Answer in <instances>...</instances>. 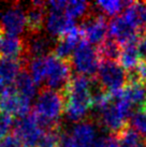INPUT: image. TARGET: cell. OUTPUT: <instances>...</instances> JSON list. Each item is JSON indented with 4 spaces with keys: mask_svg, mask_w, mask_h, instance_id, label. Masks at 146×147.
Returning a JSON list of instances; mask_svg holds the SVG:
<instances>
[{
    "mask_svg": "<svg viewBox=\"0 0 146 147\" xmlns=\"http://www.w3.org/2000/svg\"><path fill=\"white\" fill-rule=\"evenodd\" d=\"M131 2L129 1H122V0H107V1H98L95 4L97 10L109 16H117L122 10L129 5Z\"/></svg>",
    "mask_w": 146,
    "mask_h": 147,
    "instance_id": "cell-27",
    "label": "cell"
},
{
    "mask_svg": "<svg viewBox=\"0 0 146 147\" xmlns=\"http://www.w3.org/2000/svg\"><path fill=\"white\" fill-rule=\"evenodd\" d=\"M68 134L74 147H93L98 139L97 128L89 120L76 123Z\"/></svg>",
    "mask_w": 146,
    "mask_h": 147,
    "instance_id": "cell-15",
    "label": "cell"
},
{
    "mask_svg": "<svg viewBox=\"0 0 146 147\" xmlns=\"http://www.w3.org/2000/svg\"><path fill=\"white\" fill-rule=\"evenodd\" d=\"M93 147H118L117 138H116V135L114 134L98 138Z\"/></svg>",
    "mask_w": 146,
    "mask_h": 147,
    "instance_id": "cell-31",
    "label": "cell"
},
{
    "mask_svg": "<svg viewBox=\"0 0 146 147\" xmlns=\"http://www.w3.org/2000/svg\"><path fill=\"white\" fill-rule=\"evenodd\" d=\"M82 37L81 29L76 27L68 34L59 38L54 46V55L64 60L71 58L74 51L82 42Z\"/></svg>",
    "mask_w": 146,
    "mask_h": 147,
    "instance_id": "cell-16",
    "label": "cell"
},
{
    "mask_svg": "<svg viewBox=\"0 0 146 147\" xmlns=\"http://www.w3.org/2000/svg\"><path fill=\"white\" fill-rule=\"evenodd\" d=\"M24 41L15 36H5L1 38L0 54L5 58L22 59L24 58Z\"/></svg>",
    "mask_w": 146,
    "mask_h": 147,
    "instance_id": "cell-19",
    "label": "cell"
},
{
    "mask_svg": "<svg viewBox=\"0 0 146 147\" xmlns=\"http://www.w3.org/2000/svg\"><path fill=\"white\" fill-rule=\"evenodd\" d=\"M70 59V65L73 69L78 74L85 76L97 73L100 65V58L98 56L97 49L86 41H82L78 44Z\"/></svg>",
    "mask_w": 146,
    "mask_h": 147,
    "instance_id": "cell-5",
    "label": "cell"
},
{
    "mask_svg": "<svg viewBox=\"0 0 146 147\" xmlns=\"http://www.w3.org/2000/svg\"><path fill=\"white\" fill-rule=\"evenodd\" d=\"M0 147H25V146H24V144L22 143L20 140L13 134V135L5 136V138L1 141Z\"/></svg>",
    "mask_w": 146,
    "mask_h": 147,
    "instance_id": "cell-32",
    "label": "cell"
},
{
    "mask_svg": "<svg viewBox=\"0 0 146 147\" xmlns=\"http://www.w3.org/2000/svg\"><path fill=\"white\" fill-rule=\"evenodd\" d=\"M25 65L22 59L0 58V96L12 88Z\"/></svg>",
    "mask_w": 146,
    "mask_h": 147,
    "instance_id": "cell-13",
    "label": "cell"
},
{
    "mask_svg": "<svg viewBox=\"0 0 146 147\" xmlns=\"http://www.w3.org/2000/svg\"><path fill=\"white\" fill-rule=\"evenodd\" d=\"M122 96L134 107H144L146 104V85L138 82H130L122 90Z\"/></svg>",
    "mask_w": 146,
    "mask_h": 147,
    "instance_id": "cell-21",
    "label": "cell"
},
{
    "mask_svg": "<svg viewBox=\"0 0 146 147\" xmlns=\"http://www.w3.org/2000/svg\"><path fill=\"white\" fill-rule=\"evenodd\" d=\"M55 43L49 36L41 32L29 33L24 41V58L23 61L27 63L29 59L47 56L49 52L54 49Z\"/></svg>",
    "mask_w": 146,
    "mask_h": 147,
    "instance_id": "cell-10",
    "label": "cell"
},
{
    "mask_svg": "<svg viewBox=\"0 0 146 147\" xmlns=\"http://www.w3.org/2000/svg\"><path fill=\"white\" fill-rule=\"evenodd\" d=\"M97 73L98 82L106 94H113L122 91L128 82L126 70L116 61H101Z\"/></svg>",
    "mask_w": 146,
    "mask_h": 147,
    "instance_id": "cell-4",
    "label": "cell"
},
{
    "mask_svg": "<svg viewBox=\"0 0 146 147\" xmlns=\"http://www.w3.org/2000/svg\"><path fill=\"white\" fill-rule=\"evenodd\" d=\"M97 52L101 61L117 62L120 57V53H122V45L110 38L98 46Z\"/></svg>",
    "mask_w": 146,
    "mask_h": 147,
    "instance_id": "cell-24",
    "label": "cell"
},
{
    "mask_svg": "<svg viewBox=\"0 0 146 147\" xmlns=\"http://www.w3.org/2000/svg\"><path fill=\"white\" fill-rule=\"evenodd\" d=\"M26 65L28 67L29 74L36 82V84H41L45 82L46 78V56L36 57L29 59Z\"/></svg>",
    "mask_w": 146,
    "mask_h": 147,
    "instance_id": "cell-25",
    "label": "cell"
},
{
    "mask_svg": "<svg viewBox=\"0 0 146 147\" xmlns=\"http://www.w3.org/2000/svg\"><path fill=\"white\" fill-rule=\"evenodd\" d=\"M109 33L111 39L115 40L122 46L141 39L139 37V31L127 21L124 15H117L110 21Z\"/></svg>",
    "mask_w": 146,
    "mask_h": 147,
    "instance_id": "cell-11",
    "label": "cell"
},
{
    "mask_svg": "<svg viewBox=\"0 0 146 147\" xmlns=\"http://www.w3.org/2000/svg\"><path fill=\"white\" fill-rule=\"evenodd\" d=\"M145 107H146V104H145Z\"/></svg>",
    "mask_w": 146,
    "mask_h": 147,
    "instance_id": "cell-34",
    "label": "cell"
},
{
    "mask_svg": "<svg viewBox=\"0 0 146 147\" xmlns=\"http://www.w3.org/2000/svg\"><path fill=\"white\" fill-rule=\"evenodd\" d=\"M14 88L17 91V94L20 97L25 98L31 102L36 94V84L30 76L29 72L27 71H22L16 78V82L14 84Z\"/></svg>",
    "mask_w": 146,
    "mask_h": 147,
    "instance_id": "cell-22",
    "label": "cell"
},
{
    "mask_svg": "<svg viewBox=\"0 0 146 147\" xmlns=\"http://www.w3.org/2000/svg\"><path fill=\"white\" fill-rule=\"evenodd\" d=\"M65 96L44 87L36 99L33 114L36 120L45 130L59 126L58 120L65 112Z\"/></svg>",
    "mask_w": 146,
    "mask_h": 147,
    "instance_id": "cell-2",
    "label": "cell"
},
{
    "mask_svg": "<svg viewBox=\"0 0 146 147\" xmlns=\"http://www.w3.org/2000/svg\"><path fill=\"white\" fill-rule=\"evenodd\" d=\"M62 134L64 133H62L60 126L45 130L38 147H59Z\"/></svg>",
    "mask_w": 146,
    "mask_h": 147,
    "instance_id": "cell-28",
    "label": "cell"
},
{
    "mask_svg": "<svg viewBox=\"0 0 146 147\" xmlns=\"http://www.w3.org/2000/svg\"><path fill=\"white\" fill-rule=\"evenodd\" d=\"M46 4L47 3L42 1H33L30 3V7L27 9L26 20H27V28L30 33L41 32L43 26H45Z\"/></svg>",
    "mask_w": 146,
    "mask_h": 147,
    "instance_id": "cell-17",
    "label": "cell"
},
{
    "mask_svg": "<svg viewBox=\"0 0 146 147\" xmlns=\"http://www.w3.org/2000/svg\"><path fill=\"white\" fill-rule=\"evenodd\" d=\"M59 147H74V145H73L72 141H71L68 133H64V134H62Z\"/></svg>",
    "mask_w": 146,
    "mask_h": 147,
    "instance_id": "cell-33",
    "label": "cell"
},
{
    "mask_svg": "<svg viewBox=\"0 0 146 147\" xmlns=\"http://www.w3.org/2000/svg\"><path fill=\"white\" fill-rule=\"evenodd\" d=\"M90 11V4L86 1L80 0H72V1H66L65 5V14L68 15L72 20H76L80 17L87 16Z\"/></svg>",
    "mask_w": 146,
    "mask_h": 147,
    "instance_id": "cell-26",
    "label": "cell"
},
{
    "mask_svg": "<svg viewBox=\"0 0 146 147\" xmlns=\"http://www.w3.org/2000/svg\"><path fill=\"white\" fill-rule=\"evenodd\" d=\"M127 21L139 31L140 34H146V3L131 2L125 9L122 14Z\"/></svg>",
    "mask_w": 146,
    "mask_h": 147,
    "instance_id": "cell-18",
    "label": "cell"
},
{
    "mask_svg": "<svg viewBox=\"0 0 146 147\" xmlns=\"http://www.w3.org/2000/svg\"><path fill=\"white\" fill-rule=\"evenodd\" d=\"M139 41L131 42L122 46V53L118 61L120 62V65L128 72L135 69L139 63L143 60L139 51Z\"/></svg>",
    "mask_w": 146,
    "mask_h": 147,
    "instance_id": "cell-20",
    "label": "cell"
},
{
    "mask_svg": "<svg viewBox=\"0 0 146 147\" xmlns=\"http://www.w3.org/2000/svg\"><path fill=\"white\" fill-rule=\"evenodd\" d=\"M45 28L51 37H64L76 28L75 21L70 18L64 12L49 11L45 20Z\"/></svg>",
    "mask_w": 146,
    "mask_h": 147,
    "instance_id": "cell-14",
    "label": "cell"
},
{
    "mask_svg": "<svg viewBox=\"0 0 146 147\" xmlns=\"http://www.w3.org/2000/svg\"><path fill=\"white\" fill-rule=\"evenodd\" d=\"M26 28V11L20 3H12L0 10V29L2 32L18 37Z\"/></svg>",
    "mask_w": 146,
    "mask_h": 147,
    "instance_id": "cell-7",
    "label": "cell"
},
{
    "mask_svg": "<svg viewBox=\"0 0 146 147\" xmlns=\"http://www.w3.org/2000/svg\"><path fill=\"white\" fill-rule=\"evenodd\" d=\"M29 109L30 101L20 97L14 87L0 96V111L3 114L23 117L29 114Z\"/></svg>",
    "mask_w": 146,
    "mask_h": 147,
    "instance_id": "cell-12",
    "label": "cell"
},
{
    "mask_svg": "<svg viewBox=\"0 0 146 147\" xmlns=\"http://www.w3.org/2000/svg\"><path fill=\"white\" fill-rule=\"evenodd\" d=\"M82 36L85 38V41L90 45L98 44L106 40V33L109 32V25L103 14L90 12L82 23Z\"/></svg>",
    "mask_w": 146,
    "mask_h": 147,
    "instance_id": "cell-8",
    "label": "cell"
},
{
    "mask_svg": "<svg viewBox=\"0 0 146 147\" xmlns=\"http://www.w3.org/2000/svg\"><path fill=\"white\" fill-rule=\"evenodd\" d=\"M131 125L134 130L146 139V107H141L135 111L131 117Z\"/></svg>",
    "mask_w": 146,
    "mask_h": 147,
    "instance_id": "cell-29",
    "label": "cell"
},
{
    "mask_svg": "<svg viewBox=\"0 0 146 147\" xmlns=\"http://www.w3.org/2000/svg\"><path fill=\"white\" fill-rule=\"evenodd\" d=\"M12 123V116L3 114V113L0 114V143L5 138V135L8 133V131L10 130Z\"/></svg>",
    "mask_w": 146,
    "mask_h": 147,
    "instance_id": "cell-30",
    "label": "cell"
},
{
    "mask_svg": "<svg viewBox=\"0 0 146 147\" xmlns=\"http://www.w3.org/2000/svg\"><path fill=\"white\" fill-rule=\"evenodd\" d=\"M95 83L89 76L77 74L69 82L66 91L65 113L71 121H83L93 106V90Z\"/></svg>",
    "mask_w": 146,
    "mask_h": 147,
    "instance_id": "cell-1",
    "label": "cell"
},
{
    "mask_svg": "<svg viewBox=\"0 0 146 147\" xmlns=\"http://www.w3.org/2000/svg\"><path fill=\"white\" fill-rule=\"evenodd\" d=\"M97 111L100 119L99 121L106 130L112 132L114 135H117L126 128L128 118L120 112L114 99L110 94L107 101L97 109Z\"/></svg>",
    "mask_w": 146,
    "mask_h": 147,
    "instance_id": "cell-9",
    "label": "cell"
},
{
    "mask_svg": "<svg viewBox=\"0 0 146 147\" xmlns=\"http://www.w3.org/2000/svg\"><path fill=\"white\" fill-rule=\"evenodd\" d=\"M71 76V65L68 60L60 59L54 54L46 56V78L45 87L64 94L69 85Z\"/></svg>",
    "mask_w": 146,
    "mask_h": 147,
    "instance_id": "cell-3",
    "label": "cell"
},
{
    "mask_svg": "<svg viewBox=\"0 0 146 147\" xmlns=\"http://www.w3.org/2000/svg\"><path fill=\"white\" fill-rule=\"evenodd\" d=\"M45 129L36 120L34 114L20 117L14 125L13 134L24 144L25 147H38Z\"/></svg>",
    "mask_w": 146,
    "mask_h": 147,
    "instance_id": "cell-6",
    "label": "cell"
},
{
    "mask_svg": "<svg viewBox=\"0 0 146 147\" xmlns=\"http://www.w3.org/2000/svg\"><path fill=\"white\" fill-rule=\"evenodd\" d=\"M118 147H146V139L133 128H125L117 135Z\"/></svg>",
    "mask_w": 146,
    "mask_h": 147,
    "instance_id": "cell-23",
    "label": "cell"
}]
</instances>
